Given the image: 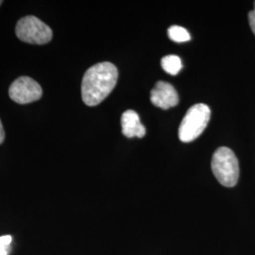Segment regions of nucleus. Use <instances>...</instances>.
Listing matches in <instances>:
<instances>
[{
    "label": "nucleus",
    "instance_id": "obj_12",
    "mask_svg": "<svg viewBox=\"0 0 255 255\" xmlns=\"http://www.w3.org/2000/svg\"><path fill=\"white\" fill-rule=\"evenodd\" d=\"M4 140H5V130H4V128H3L2 121L0 119V145L4 142Z\"/></svg>",
    "mask_w": 255,
    "mask_h": 255
},
{
    "label": "nucleus",
    "instance_id": "obj_1",
    "mask_svg": "<svg viewBox=\"0 0 255 255\" xmlns=\"http://www.w3.org/2000/svg\"><path fill=\"white\" fill-rule=\"evenodd\" d=\"M119 71L115 64L104 62L91 66L84 74L82 82V98L88 106H96L104 101L115 88Z\"/></svg>",
    "mask_w": 255,
    "mask_h": 255
},
{
    "label": "nucleus",
    "instance_id": "obj_2",
    "mask_svg": "<svg viewBox=\"0 0 255 255\" xmlns=\"http://www.w3.org/2000/svg\"><path fill=\"white\" fill-rule=\"evenodd\" d=\"M211 167L219 183L225 187H234L239 178L237 156L226 146L218 148L212 157Z\"/></svg>",
    "mask_w": 255,
    "mask_h": 255
},
{
    "label": "nucleus",
    "instance_id": "obj_6",
    "mask_svg": "<svg viewBox=\"0 0 255 255\" xmlns=\"http://www.w3.org/2000/svg\"><path fill=\"white\" fill-rule=\"evenodd\" d=\"M150 101L155 106L167 110L179 103V96L173 85L165 82H158L150 93Z\"/></svg>",
    "mask_w": 255,
    "mask_h": 255
},
{
    "label": "nucleus",
    "instance_id": "obj_13",
    "mask_svg": "<svg viewBox=\"0 0 255 255\" xmlns=\"http://www.w3.org/2000/svg\"><path fill=\"white\" fill-rule=\"evenodd\" d=\"M254 12L255 13V4H254V10H253Z\"/></svg>",
    "mask_w": 255,
    "mask_h": 255
},
{
    "label": "nucleus",
    "instance_id": "obj_7",
    "mask_svg": "<svg viewBox=\"0 0 255 255\" xmlns=\"http://www.w3.org/2000/svg\"><path fill=\"white\" fill-rule=\"evenodd\" d=\"M121 127L123 135L127 138H143L146 135V128L133 110H127L122 114Z\"/></svg>",
    "mask_w": 255,
    "mask_h": 255
},
{
    "label": "nucleus",
    "instance_id": "obj_5",
    "mask_svg": "<svg viewBox=\"0 0 255 255\" xmlns=\"http://www.w3.org/2000/svg\"><path fill=\"white\" fill-rule=\"evenodd\" d=\"M10 99L19 104H27L39 101L43 96L41 85L29 77H20L9 86Z\"/></svg>",
    "mask_w": 255,
    "mask_h": 255
},
{
    "label": "nucleus",
    "instance_id": "obj_8",
    "mask_svg": "<svg viewBox=\"0 0 255 255\" xmlns=\"http://www.w3.org/2000/svg\"><path fill=\"white\" fill-rule=\"evenodd\" d=\"M161 64L164 71L170 75H177L182 68V60L176 55L164 56L161 61Z\"/></svg>",
    "mask_w": 255,
    "mask_h": 255
},
{
    "label": "nucleus",
    "instance_id": "obj_14",
    "mask_svg": "<svg viewBox=\"0 0 255 255\" xmlns=\"http://www.w3.org/2000/svg\"><path fill=\"white\" fill-rule=\"evenodd\" d=\"M2 3H3V1H2V0H0V6L2 5Z\"/></svg>",
    "mask_w": 255,
    "mask_h": 255
},
{
    "label": "nucleus",
    "instance_id": "obj_9",
    "mask_svg": "<svg viewBox=\"0 0 255 255\" xmlns=\"http://www.w3.org/2000/svg\"><path fill=\"white\" fill-rule=\"evenodd\" d=\"M167 34L169 39L176 43H184L191 40L190 33L187 29L180 26H171L167 30Z\"/></svg>",
    "mask_w": 255,
    "mask_h": 255
},
{
    "label": "nucleus",
    "instance_id": "obj_10",
    "mask_svg": "<svg viewBox=\"0 0 255 255\" xmlns=\"http://www.w3.org/2000/svg\"><path fill=\"white\" fill-rule=\"evenodd\" d=\"M12 237L11 236H3L0 237V255H9L11 251Z\"/></svg>",
    "mask_w": 255,
    "mask_h": 255
},
{
    "label": "nucleus",
    "instance_id": "obj_3",
    "mask_svg": "<svg viewBox=\"0 0 255 255\" xmlns=\"http://www.w3.org/2000/svg\"><path fill=\"white\" fill-rule=\"evenodd\" d=\"M210 117L211 110L204 103L190 107L179 128V138L182 143H190L200 136L207 127Z\"/></svg>",
    "mask_w": 255,
    "mask_h": 255
},
{
    "label": "nucleus",
    "instance_id": "obj_11",
    "mask_svg": "<svg viewBox=\"0 0 255 255\" xmlns=\"http://www.w3.org/2000/svg\"><path fill=\"white\" fill-rule=\"evenodd\" d=\"M248 18H249V24H250V27L251 29L253 30V32L255 33V13L252 10L249 12V15H248Z\"/></svg>",
    "mask_w": 255,
    "mask_h": 255
},
{
    "label": "nucleus",
    "instance_id": "obj_4",
    "mask_svg": "<svg viewBox=\"0 0 255 255\" xmlns=\"http://www.w3.org/2000/svg\"><path fill=\"white\" fill-rule=\"evenodd\" d=\"M16 36L22 42L33 45H46L52 40V29L35 16L20 19L15 27Z\"/></svg>",
    "mask_w": 255,
    "mask_h": 255
}]
</instances>
